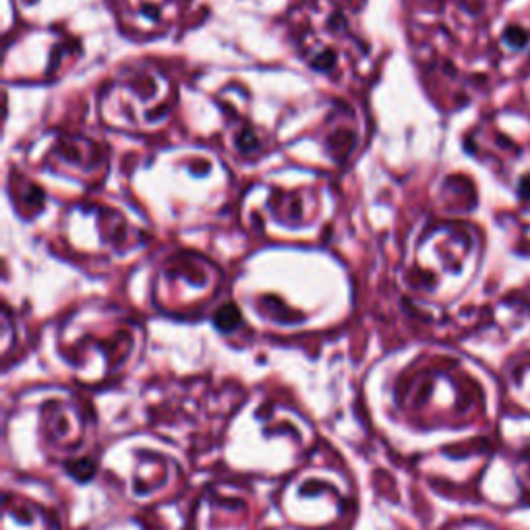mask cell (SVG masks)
Returning <instances> with one entry per match:
<instances>
[{"mask_svg": "<svg viewBox=\"0 0 530 530\" xmlns=\"http://www.w3.org/2000/svg\"><path fill=\"white\" fill-rule=\"evenodd\" d=\"M67 470H69V474H71L73 479H77L79 483H85V481H89V479L96 474V466H93L91 460L69 462V464H67Z\"/></svg>", "mask_w": 530, "mask_h": 530, "instance_id": "1", "label": "cell"}, {"mask_svg": "<svg viewBox=\"0 0 530 530\" xmlns=\"http://www.w3.org/2000/svg\"><path fill=\"white\" fill-rule=\"evenodd\" d=\"M236 323H238V311L234 306H226V309L220 311V315H218L220 330H232Z\"/></svg>", "mask_w": 530, "mask_h": 530, "instance_id": "2", "label": "cell"}]
</instances>
